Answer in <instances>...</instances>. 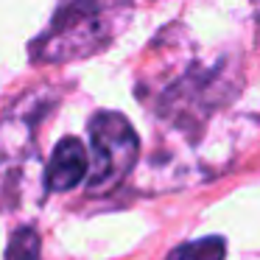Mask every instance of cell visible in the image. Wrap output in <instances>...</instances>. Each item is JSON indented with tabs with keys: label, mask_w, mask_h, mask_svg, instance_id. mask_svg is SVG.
Masks as SVG:
<instances>
[{
	"label": "cell",
	"mask_w": 260,
	"mask_h": 260,
	"mask_svg": "<svg viewBox=\"0 0 260 260\" xmlns=\"http://www.w3.org/2000/svg\"><path fill=\"white\" fill-rule=\"evenodd\" d=\"M90 176V154L79 137H64L56 143L45 168V187L51 193H68Z\"/></svg>",
	"instance_id": "cell-3"
},
{
	"label": "cell",
	"mask_w": 260,
	"mask_h": 260,
	"mask_svg": "<svg viewBox=\"0 0 260 260\" xmlns=\"http://www.w3.org/2000/svg\"><path fill=\"white\" fill-rule=\"evenodd\" d=\"M129 0H62L48 28L31 42V59L64 64L95 56L129 25Z\"/></svg>",
	"instance_id": "cell-1"
},
{
	"label": "cell",
	"mask_w": 260,
	"mask_h": 260,
	"mask_svg": "<svg viewBox=\"0 0 260 260\" xmlns=\"http://www.w3.org/2000/svg\"><path fill=\"white\" fill-rule=\"evenodd\" d=\"M224 254H226L224 238L210 235V238H202V241L179 243L176 249L168 252V260H224Z\"/></svg>",
	"instance_id": "cell-4"
},
{
	"label": "cell",
	"mask_w": 260,
	"mask_h": 260,
	"mask_svg": "<svg viewBox=\"0 0 260 260\" xmlns=\"http://www.w3.org/2000/svg\"><path fill=\"white\" fill-rule=\"evenodd\" d=\"M40 232L34 226H20V230L12 232L9 238V246H6V260H42L40 257Z\"/></svg>",
	"instance_id": "cell-5"
},
{
	"label": "cell",
	"mask_w": 260,
	"mask_h": 260,
	"mask_svg": "<svg viewBox=\"0 0 260 260\" xmlns=\"http://www.w3.org/2000/svg\"><path fill=\"white\" fill-rule=\"evenodd\" d=\"M90 176L92 193L112 190L135 168L140 157V140L120 112H95L90 120Z\"/></svg>",
	"instance_id": "cell-2"
}]
</instances>
